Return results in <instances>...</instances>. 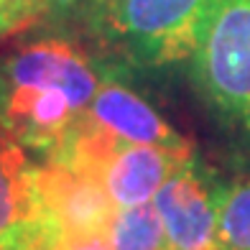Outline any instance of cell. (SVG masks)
<instances>
[{
    "instance_id": "obj_1",
    "label": "cell",
    "mask_w": 250,
    "mask_h": 250,
    "mask_svg": "<svg viewBox=\"0 0 250 250\" xmlns=\"http://www.w3.org/2000/svg\"><path fill=\"white\" fill-rule=\"evenodd\" d=\"M102 79L97 62L64 36L0 54V128L49 158L87 112Z\"/></svg>"
},
{
    "instance_id": "obj_2",
    "label": "cell",
    "mask_w": 250,
    "mask_h": 250,
    "mask_svg": "<svg viewBox=\"0 0 250 250\" xmlns=\"http://www.w3.org/2000/svg\"><path fill=\"white\" fill-rule=\"evenodd\" d=\"M214 0H100L82 23L105 51L138 66L189 62Z\"/></svg>"
},
{
    "instance_id": "obj_3",
    "label": "cell",
    "mask_w": 250,
    "mask_h": 250,
    "mask_svg": "<svg viewBox=\"0 0 250 250\" xmlns=\"http://www.w3.org/2000/svg\"><path fill=\"white\" fill-rule=\"evenodd\" d=\"M189 66L207 105L250 135V0H214Z\"/></svg>"
},
{
    "instance_id": "obj_4",
    "label": "cell",
    "mask_w": 250,
    "mask_h": 250,
    "mask_svg": "<svg viewBox=\"0 0 250 250\" xmlns=\"http://www.w3.org/2000/svg\"><path fill=\"white\" fill-rule=\"evenodd\" d=\"M225 187L191 156L156 191L166 250H217V220Z\"/></svg>"
},
{
    "instance_id": "obj_5",
    "label": "cell",
    "mask_w": 250,
    "mask_h": 250,
    "mask_svg": "<svg viewBox=\"0 0 250 250\" xmlns=\"http://www.w3.org/2000/svg\"><path fill=\"white\" fill-rule=\"evenodd\" d=\"M33 184L41 212L56 235H107L115 204L102 181L59 161H41L33 166Z\"/></svg>"
},
{
    "instance_id": "obj_6",
    "label": "cell",
    "mask_w": 250,
    "mask_h": 250,
    "mask_svg": "<svg viewBox=\"0 0 250 250\" xmlns=\"http://www.w3.org/2000/svg\"><path fill=\"white\" fill-rule=\"evenodd\" d=\"M33 166L23 146L0 128V250H49L54 240L36 197Z\"/></svg>"
},
{
    "instance_id": "obj_7",
    "label": "cell",
    "mask_w": 250,
    "mask_h": 250,
    "mask_svg": "<svg viewBox=\"0 0 250 250\" xmlns=\"http://www.w3.org/2000/svg\"><path fill=\"white\" fill-rule=\"evenodd\" d=\"M84 118L125 143L189 148V143L158 115L148 102L125 84L115 82V79H102Z\"/></svg>"
},
{
    "instance_id": "obj_8",
    "label": "cell",
    "mask_w": 250,
    "mask_h": 250,
    "mask_svg": "<svg viewBox=\"0 0 250 250\" xmlns=\"http://www.w3.org/2000/svg\"><path fill=\"white\" fill-rule=\"evenodd\" d=\"M187 158H191L189 148L120 143V148L105 168L102 187H105L110 202L115 204V209L153 202L156 191Z\"/></svg>"
},
{
    "instance_id": "obj_9",
    "label": "cell",
    "mask_w": 250,
    "mask_h": 250,
    "mask_svg": "<svg viewBox=\"0 0 250 250\" xmlns=\"http://www.w3.org/2000/svg\"><path fill=\"white\" fill-rule=\"evenodd\" d=\"M110 250H166V235L153 202L115 209L107 230Z\"/></svg>"
},
{
    "instance_id": "obj_10",
    "label": "cell",
    "mask_w": 250,
    "mask_h": 250,
    "mask_svg": "<svg viewBox=\"0 0 250 250\" xmlns=\"http://www.w3.org/2000/svg\"><path fill=\"white\" fill-rule=\"evenodd\" d=\"M217 250H250V176L222 191Z\"/></svg>"
},
{
    "instance_id": "obj_11",
    "label": "cell",
    "mask_w": 250,
    "mask_h": 250,
    "mask_svg": "<svg viewBox=\"0 0 250 250\" xmlns=\"http://www.w3.org/2000/svg\"><path fill=\"white\" fill-rule=\"evenodd\" d=\"M49 0H0V39L46 16Z\"/></svg>"
},
{
    "instance_id": "obj_12",
    "label": "cell",
    "mask_w": 250,
    "mask_h": 250,
    "mask_svg": "<svg viewBox=\"0 0 250 250\" xmlns=\"http://www.w3.org/2000/svg\"><path fill=\"white\" fill-rule=\"evenodd\" d=\"M100 0H49V8H46V16L51 18H77L82 16L87 8H92Z\"/></svg>"
}]
</instances>
